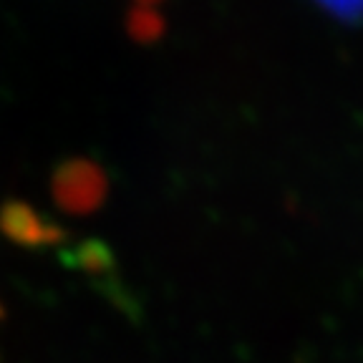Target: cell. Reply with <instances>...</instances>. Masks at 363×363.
Returning a JSON list of instances; mask_svg holds the SVG:
<instances>
[{
	"instance_id": "52a82bcc",
	"label": "cell",
	"mask_w": 363,
	"mask_h": 363,
	"mask_svg": "<svg viewBox=\"0 0 363 363\" xmlns=\"http://www.w3.org/2000/svg\"><path fill=\"white\" fill-rule=\"evenodd\" d=\"M3 315H6V311H3V306H0V318H3Z\"/></svg>"
},
{
	"instance_id": "5b68a950",
	"label": "cell",
	"mask_w": 363,
	"mask_h": 363,
	"mask_svg": "<svg viewBox=\"0 0 363 363\" xmlns=\"http://www.w3.org/2000/svg\"><path fill=\"white\" fill-rule=\"evenodd\" d=\"M318 3L333 16L346 18V21H356L363 16V0H318Z\"/></svg>"
},
{
	"instance_id": "6da1fadb",
	"label": "cell",
	"mask_w": 363,
	"mask_h": 363,
	"mask_svg": "<svg viewBox=\"0 0 363 363\" xmlns=\"http://www.w3.org/2000/svg\"><path fill=\"white\" fill-rule=\"evenodd\" d=\"M51 194L53 202L68 215H91L106 202L108 177L94 159H66L53 169Z\"/></svg>"
},
{
	"instance_id": "3957f363",
	"label": "cell",
	"mask_w": 363,
	"mask_h": 363,
	"mask_svg": "<svg viewBox=\"0 0 363 363\" xmlns=\"http://www.w3.org/2000/svg\"><path fill=\"white\" fill-rule=\"evenodd\" d=\"M61 262L71 270H79L84 275H89L94 283L106 285L111 280H116V257L113 250L108 247L104 240H84L76 247L66 250L61 255Z\"/></svg>"
},
{
	"instance_id": "8992f818",
	"label": "cell",
	"mask_w": 363,
	"mask_h": 363,
	"mask_svg": "<svg viewBox=\"0 0 363 363\" xmlns=\"http://www.w3.org/2000/svg\"><path fill=\"white\" fill-rule=\"evenodd\" d=\"M136 6H144V8H154L157 3H162V0H134Z\"/></svg>"
},
{
	"instance_id": "277c9868",
	"label": "cell",
	"mask_w": 363,
	"mask_h": 363,
	"mask_svg": "<svg viewBox=\"0 0 363 363\" xmlns=\"http://www.w3.org/2000/svg\"><path fill=\"white\" fill-rule=\"evenodd\" d=\"M126 30L136 43H154L164 35V18L154 8L134 6L126 13Z\"/></svg>"
},
{
	"instance_id": "7a4b0ae2",
	"label": "cell",
	"mask_w": 363,
	"mask_h": 363,
	"mask_svg": "<svg viewBox=\"0 0 363 363\" xmlns=\"http://www.w3.org/2000/svg\"><path fill=\"white\" fill-rule=\"evenodd\" d=\"M0 233L21 247L38 250L66 242V230L53 220H45L35 207L23 199H8L0 207Z\"/></svg>"
}]
</instances>
